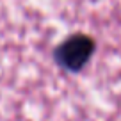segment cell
<instances>
[{"mask_svg":"<svg viewBox=\"0 0 121 121\" xmlns=\"http://www.w3.org/2000/svg\"><path fill=\"white\" fill-rule=\"evenodd\" d=\"M93 52H95V41L89 36L77 34L60 43L55 52V59L62 68L69 71H78L87 64Z\"/></svg>","mask_w":121,"mask_h":121,"instance_id":"1","label":"cell"}]
</instances>
